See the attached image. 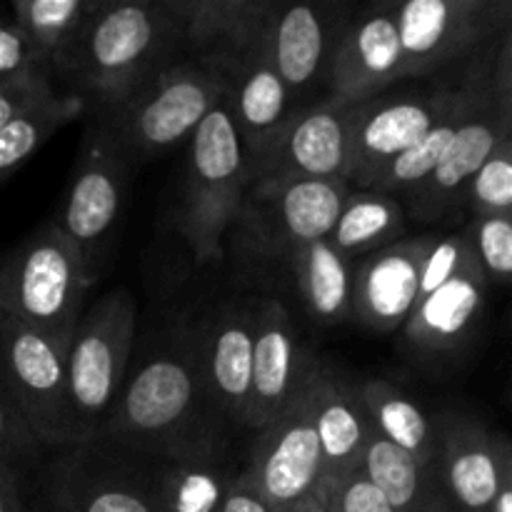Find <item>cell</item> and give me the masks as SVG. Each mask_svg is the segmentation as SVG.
Segmentation results:
<instances>
[{
    "instance_id": "9a60e30c",
    "label": "cell",
    "mask_w": 512,
    "mask_h": 512,
    "mask_svg": "<svg viewBox=\"0 0 512 512\" xmlns=\"http://www.w3.org/2000/svg\"><path fill=\"white\" fill-rule=\"evenodd\" d=\"M260 298H230L195 325L200 373L215 408L230 425H243L248 413L250 368Z\"/></svg>"
},
{
    "instance_id": "5bb4252c",
    "label": "cell",
    "mask_w": 512,
    "mask_h": 512,
    "mask_svg": "<svg viewBox=\"0 0 512 512\" xmlns=\"http://www.w3.org/2000/svg\"><path fill=\"white\" fill-rule=\"evenodd\" d=\"M453 85L408 90L353 103L350 115V163L345 183L368 190L395 158L413 148L448 103Z\"/></svg>"
},
{
    "instance_id": "8d00e7d4",
    "label": "cell",
    "mask_w": 512,
    "mask_h": 512,
    "mask_svg": "<svg viewBox=\"0 0 512 512\" xmlns=\"http://www.w3.org/2000/svg\"><path fill=\"white\" fill-rule=\"evenodd\" d=\"M470 255H473V240H470L468 225L463 230H458V233L433 238V245H430L428 255L423 260V268H420L418 300L428 298L433 290L448 283L468 263Z\"/></svg>"
},
{
    "instance_id": "d6986e66",
    "label": "cell",
    "mask_w": 512,
    "mask_h": 512,
    "mask_svg": "<svg viewBox=\"0 0 512 512\" xmlns=\"http://www.w3.org/2000/svg\"><path fill=\"white\" fill-rule=\"evenodd\" d=\"M273 5V0H175L183 50L228 78L268 45Z\"/></svg>"
},
{
    "instance_id": "ac0fdd59",
    "label": "cell",
    "mask_w": 512,
    "mask_h": 512,
    "mask_svg": "<svg viewBox=\"0 0 512 512\" xmlns=\"http://www.w3.org/2000/svg\"><path fill=\"white\" fill-rule=\"evenodd\" d=\"M350 15L353 13L343 3L273 5L268 55L293 100L325 83L335 43Z\"/></svg>"
},
{
    "instance_id": "2e32d148",
    "label": "cell",
    "mask_w": 512,
    "mask_h": 512,
    "mask_svg": "<svg viewBox=\"0 0 512 512\" xmlns=\"http://www.w3.org/2000/svg\"><path fill=\"white\" fill-rule=\"evenodd\" d=\"M405 80L395 3H370L345 23L325 73L328 98L360 103Z\"/></svg>"
},
{
    "instance_id": "7c38bea8",
    "label": "cell",
    "mask_w": 512,
    "mask_h": 512,
    "mask_svg": "<svg viewBox=\"0 0 512 512\" xmlns=\"http://www.w3.org/2000/svg\"><path fill=\"white\" fill-rule=\"evenodd\" d=\"M308 378L268 425L255 430L258 438L238 473V483L248 485L280 512L313 498L323 480L318 438L310 420Z\"/></svg>"
},
{
    "instance_id": "74e56055",
    "label": "cell",
    "mask_w": 512,
    "mask_h": 512,
    "mask_svg": "<svg viewBox=\"0 0 512 512\" xmlns=\"http://www.w3.org/2000/svg\"><path fill=\"white\" fill-rule=\"evenodd\" d=\"M333 512H398L358 468L320 483L318 493Z\"/></svg>"
},
{
    "instance_id": "cb8c5ba5",
    "label": "cell",
    "mask_w": 512,
    "mask_h": 512,
    "mask_svg": "<svg viewBox=\"0 0 512 512\" xmlns=\"http://www.w3.org/2000/svg\"><path fill=\"white\" fill-rule=\"evenodd\" d=\"M225 108L235 125L250 175L265 163L295 115V100L268 55V45L228 75Z\"/></svg>"
},
{
    "instance_id": "277c9868",
    "label": "cell",
    "mask_w": 512,
    "mask_h": 512,
    "mask_svg": "<svg viewBox=\"0 0 512 512\" xmlns=\"http://www.w3.org/2000/svg\"><path fill=\"white\" fill-rule=\"evenodd\" d=\"M225 93L228 78L185 53L128 93L93 105V120L130 165L145 163L188 140Z\"/></svg>"
},
{
    "instance_id": "52a82bcc",
    "label": "cell",
    "mask_w": 512,
    "mask_h": 512,
    "mask_svg": "<svg viewBox=\"0 0 512 512\" xmlns=\"http://www.w3.org/2000/svg\"><path fill=\"white\" fill-rule=\"evenodd\" d=\"M93 280L55 220L0 258V310L70 348Z\"/></svg>"
},
{
    "instance_id": "4fadbf2b",
    "label": "cell",
    "mask_w": 512,
    "mask_h": 512,
    "mask_svg": "<svg viewBox=\"0 0 512 512\" xmlns=\"http://www.w3.org/2000/svg\"><path fill=\"white\" fill-rule=\"evenodd\" d=\"M128 170V160L93 120L83 135L68 198L55 218L63 233L78 245L85 273L93 283L118 225Z\"/></svg>"
},
{
    "instance_id": "d6a6232c",
    "label": "cell",
    "mask_w": 512,
    "mask_h": 512,
    "mask_svg": "<svg viewBox=\"0 0 512 512\" xmlns=\"http://www.w3.org/2000/svg\"><path fill=\"white\" fill-rule=\"evenodd\" d=\"M103 0H13L10 15L20 33L53 68V60L75 38Z\"/></svg>"
},
{
    "instance_id": "ffe728a7",
    "label": "cell",
    "mask_w": 512,
    "mask_h": 512,
    "mask_svg": "<svg viewBox=\"0 0 512 512\" xmlns=\"http://www.w3.org/2000/svg\"><path fill=\"white\" fill-rule=\"evenodd\" d=\"M435 425V480L453 512H490L500 480V438L478 418L445 413Z\"/></svg>"
},
{
    "instance_id": "30bf717a",
    "label": "cell",
    "mask_w": 512,
    "mask_h": 512,
    "mask_svg": "<svg viewBox=\"0 0 512 512\" xmlns=\"http://www.w3.org/2000/svg\"><path fill=\"white\" fill-rule=\"evenodd\" d=\"M510 15V0L395 3L405 80L423 78L458 60H468L505 28H510Z\"/></svg>"
},
{
    "instance_id": "44dd1931",
    "label": "cell",
    "mask_w": 512,
    "mask_h": 512,
    "mask_svg": "<svg viewBox=\"0 0 512 512\" xmlns=\"http://www.w3.org/2000/svg\"><path fill=\"white\" fill-rule=\"evenodd\" d=\"M488 288L473 253L448 283L418 300L413 315L403 325L408 348L428 363H450L463 355L480 328Z\"/></svg>"
},
{
    "instance_id": "3957f363",
    "label": "cell",
    "mask_w": 512,
    "mask_h": 512,
    "mask_svg": "<svg viewBox=\"0 0 512 512\" xmlns=\"http://www.w3.org/2000/svg\"><path fill=\"white\" fill-rule=\"evenodd\" d=\"M165 458L95 435L48 450L20 485L28 512H160L158 478Z\"/></svg>"
},
{
    "instance_id": "836d02e7",
    "label": "cell",
    "mask_w": 512,
    "mask_h": 512,
    "mask_svg": "<svg viewBox=\"0 0 512 512\" xmlns=\"http://www.w3.org/2000/svg\"><path fill=\"white\" fill-rule=\"evenodd\" d=\"M43 455L45 450L35 443L33 433L15 405L8 373H5L3 350H0V473L20 488Z\"/></svg>"
},
{
    "instance_id": "7bdbcfd3",
    "label": "cell",
    "mask_w": 512,
    "mask_h": 512,
    "mask_svg": "<svg viewBox=\"0 0 512 512\" xmlns=\"http://www.w3.org/2000/svg\"><path fill=\"white\" fill-rule=\"evenodd\" d=\"M0 512H28L20 498V488L3 473H0Z\"/></svg>"
},
{
    "instance_id": "b9f144b4",
    "label": "cell",
    "mask_w": 512,
    "mask_h": 512,
    "mask_svg": "<svg viewBox=\"0 0 512 512\" xmlns=\"http://www.w3.org/2000/svg\"><path fill=\"white\" fill-rule=\"evenodd\" d=\"M218 512H280L278 508H273V505L268 503L265 498H260L255 490H250L248 485L238 483L235 480L233 490H230V495L225 498L223 508Z\"/></svg>"
},
{
    "instance_id": "8fae6325",
    "label": "cell",
    "mask_w": 512,
    "mask_h": 512,
    "mask_svg": "<svg viewBox=\"0 0 512 512\" xmlns=\"http://www.w3.org/2000/svg\"><path fill=\"white\" fill-rule=\"evenodd\" d=\"M0 350L15 405L35 443L45 453L73 445L68 348L0 310Z\"/></svg>"
},
{
    "instance_id": "f35d334b",
    "label": "cell",
    "mask_w": 512,
    "mask_h": 512,
    "mask_svg": "<svg viewBox=\"0 0 512 512\" xmlns=\"http://www.w3.org/2000/svg\"><path fill=\"white\" fill-rule=\"evenodd\" d=\"M53 70H38V73H25L18 78H10L0 83V128L13 123L30 108L55 95Z\"/></svg>"
},
{
    "instance_id": "f1b7e54d",
    "label": "cell",
    "mask_w": 512,
    "mask_h": 512,
    "mask_svg": "<svg viewBox=\"0 0 512 512\" xmlns=\"http://www.w3.org/2000/svg\"><path fill=\"white\" fill-rule=\"evenodd\" d=\"M403 230L405 210L395 195L378 190H350L325 240L353 263L360 255L393 245L400 240Z\"/></svg>"
},
{
    "instance_id": "d590c367",
    "label": "cell",
    "mask_w": 512,
    "mask_h": 512,
    "mask_svg": "<svg viewBox=\"0 0 512 512\" xmlns=\"http://www.w3.org/2000/svg\"><path fill=\"white\" fill-rule=\"evenodd\" d=\"M473 253L488 285H508L512 275V213L470 218Z\"/></svg>"
},
{
    "instance_id": "d4e9b609",
    "label": "cell",
    "mask_w": 512,
    "mask_h": 512,
    "mask_svg": "<svg viewBox=\"0 0 512 512\" xmlns=\"http://www.w3.org/2000/svg\"><path fill=\"white\" fill-rule=\"evenodd\" d=\"M310 420L323 463V480L355 470L373 430L358 395V383L345 378L325 360H313L308 378Z\"/></svg>"
},
{
    "instance_id": "f6af8a7d",
    "label": "cell",
    "mask_w": 512,
    "mask_h": 512,
    "mask_svg": "<svg viewBox=\"0 0 512 512\" xmlns=\"http://www.w3.org/2000/svg\"><path fill=\"white\" fill-rule=\"evenodd\" d=\"M288 512H333V510L328 508V503H325L320 495H313V498H308L305 503L295 505V508L288 510Z\"/></svg>"
},
{
    "instance_id": "484cf974",
    "label": "cell",
    "mask_w": 512,
    "mask_h": 512,
    "mask_svg": "<svg viewBox=\"0 0 512 512\" xmlns=\"http://www.w3.org/2000/svg\"><path fill=\"white\" fill-rule=\"evenodd\" d=\"M310 323L335 328L353 318V263L328 240L303 245L283 270Z\"/></svg>"
},
{
    "instance_id": "4316f807",
    "label": "cell",
    "mask_w": 512,
    "mask_h": 512,
    "mask_svg": "<svg viewBox=\"0 0 512 512\" xmlns=\"http://www.w3.org/2000/svg\"><path fill=\"white\" fill-rule=\"evenodd\" d=\"M238 473L228 450L163 460L158 478L160 512H218Z\"/></svg>"
},
{
    "instance_id": "603a6c76",
    "label": "cell",
    "mask_w": 512,
    "mask_h": 512,
    "mask_svg": "<svg viewBox=\"0 0 512 512\" xmlns=\"http://www.w3.org/2000/svg\"><path fill=\"white\" fill-rule=\"evenodd\" d=\"M433 235L395 240L353 268V320L375 333H395L418 305L420 268Z\"/></svg>"
},
{
    "instance_id": "8992f818",
    "label": "cell",
    "mask_w": 512,
    "mask_h": 512,
    "mask_svg": "<svg viewBox=\"0 0 512 512\" xmlns=\"http://www.w3.org/2000/svg\"><path fill=\"white\" fill-rule=\"evenodd\" d=\"M340 178H283L250 183L230 250L245 268L283 275L303 245L325 240L350 193Z\"/></svg>"
},
{
    "instance_id": "ba28073f",
    "label": "cell",
    "mask_w": 512,
    "mask_h": 512,
    "mask_svg": "<svg viewBox=\"0 0 512 512\" xmlns=\"http://www.w3.org/2000/svg\"><path fill=\"white\" fill-rule=\"evenodd\" d=\"M495 40L498 38L468 58V68L460 75L463 110L445 158L423 183L400 195L418 223H438L460 213V198L468 180L500 140L512 138V98L498 95L493 85Z\"/></svg>"
},
{
    "instance_id": "6da1fadb",
    "label": "cell",
    "mask_w": 512,
    "mask_h": 512,
    "mask_svg": "<svg viewBox=\"0 0 512 512\" xmlns=\"http://www.w3.org/2000/svg\"><path fill=\"white\" fill-rule=\"evenodd\" d=\"M225 425L203 383L195 328H180L125 378L98 435L170 460L225 450Z\"/></svg>"
},
{
    "instance_id": "5b68a950",
    "label": "cell",
    "mask_w": 512,
    "mask_h": 512,
    "mask_svg": "<svg viewBox=\"0 0 512 512\" xmlns=\"http://www.w3.org/2000/svg\"><path fill=\"white\" fill-rule=\"evenodd\" d=\"M248 185V155L228 108L220 103L188 138L183 188L173 220L195 265L225 260V240L238 220Z\"/></svg>"
},
{
    "instance_id": "e575fe53",
    "label": "cell",
    "mask_w": 512,
    "mask_h": 512,
    "mask_svg": "<svg viewBox=\"0 0 512 512\" xmlns=\"http://www.w3.org/2000/svg\"><path fill=\"white\" fill-rule=\"evenodd\" d=\"M460 210L470 218L512 213V138L500 140L498 148L475 170L463 190Z\"/></svg>"
},
{
    "instance_id": "4dcf8cb0",
    "label": "cell",
    "mask_w": 512,
    "mask_h": 512,
    "mask_svg": "<svg viewBox=\"0 0 512 512\" xmlns=\"http://www.w3.org/2000/svg\"><path fill=\"white\" fill-rule=\"evenodd\" d=\"M88 103L80 95L73 93H55L48 100L38 103L0 128V185L25 163L33 158L60 128L70 120L80 118Z\"/></svg>"
},
{
    "instance_id": "e0dca14e",
    "label": "cell",
    "mask_w": 512,
    "mask_h": 512,
    "mask_svg": "<svg viewBox=\"0 0 512 512\" xmlns=\"http://www.w3.org/2000/svg\"><path fill=\"white\" fill-rule=\"evenodd\" d=\"M353 103L325 98L295 110L273 153L250 175V183L283 178H340L350 163Z\"/></svg>"
},
{
    "instance_id": "ab89813d",
    "label": "cell",
    "mask_w": 512,
    "mask_h": 512,
    "mask_svg": "<svg viewBox=\"0 0 512 512\" xmlns=\"http://www.w3.org/2000/svg\"><path fill=\"white\" fill-rule=\"evenodd\" d=\"M38 70H53L48 60L20 33L10 10L0 8V83Z\"/></svg>"
},
{
    "instance_id": "9c48e42d",
    "label": "cell",
    "mask_w": 512,
    "mask_h": 512,
    "mask_svg": "<svg viewBox=\"0 0 512 512\" xmlns=\"http://www.w3.org/2000/svg\"><path fill=\"white\" fill-rule=\"evenodd\" d=\"M138 303L125 288L105 293L80 315L68 348V395L75 443L95 438L128 378Z\"/></svg>"
},
{
    "instance_id": "f546056e",
    "label": "cell",
    "mask_w": 512,
    "mask_h": 512,
    "mask_svg": "<svg viewBox=\"0 0 512 512\" xmlns=\"http://www.w3.org/2000/svg\"><path fill=\"white\" fill-rule=\"evenodd\" d=\"M358 470L398 512H420L438 488L435 468H423L413 455L370 430Z\"/></svg>"
},
{
    "instance_id": "7402d4cb",
    "label": "cell",
    "mask_w": 512,
    "mask_h": 512,
    "mask_svg": "<svg viewBox=\"0 0 512 512\" xmlns=\"http://www.w3.org/2000/svg\"><path fill=\"white\" fill-rule=\"evenodd\" d=\"M313 360L300 343L288 308L280 300L260 298L245 428L268 425L305 383Z\"/></svg>"
},
{
    "instance_id": "ee69618b",
    "label": "cell",
    "mask_w": 512,
    "mask_h": 512,
    "mask_svg": "<svg viewBox=\"0 0 512 512\" xmlns=\"http://www.w3.org/2000/svg\"><path fill=\"white\" fill-rule=\"evenodd\" d=\"M420 512H453V508H450V503L445 500V495L440 493V488H435L433 493L428 495V500H425L423 510Z\"/></svg>"
},
{
    "instance_id": "7a4b0ae2",
    "label": "cell",
    "mask_w": 512,
    "mask_h": 512,
    "mask_svg": "<svg viewBox=\"0 0 512 512\" xmlns=\"http://www.w3.org/2000/svg\"><path fill=\"white\" fill-rule=\"evenodd\" d=\"M183 53L175 0H103L55 55L53 78L93 105L108 103Z\"/></svg>"
},
{
    "instance_id": "60d3db41",
    "label": "cell",
    "mask_w": 512,
    "mask_h": 512,
    "mask_svg": "<svg viewBox=\"0 0 512 512\" xmlns=\"http://www.w3.org/2000/svg\"><path fill=\"white\" fill-rule=\"evenodd\" d=\"M490 512H512V448L500 438V480Z\"/></svg>"
},
{
    "instance_id": "1f68e13d",
    "label": "cell",
    "mask_w": 512,
    "mask_h": 512,
    "mask_svg": "<svg viewBox=\"0 0 512 512\" xmlns=\"http://www.w3.org/2000/svg\"><path fill=\"white\" fill-rule=\"evenodd\" d=\"M460 110H463V98H460V88L458 83H455L448 103L440 110L438 118L433 120V125L425 130L423 138H420L413 148L405 150L400 158H395L393 163L373 180V185H370L368 190H378V193H388L400 198L403 193L413 190L415 185L423 183V180L438 168L440 160L445 158V153H448L455 130H458Z\"/></svg>"
},
{
    "instance_id": "83f0119b",
    "label": "cell",
    "mask_w": 512,
    "mask_h": 512,
    "mask_svg": "<svg viewBox=\"0 0 512 512\" xmlns=\"http://www.w3.org/2000/svg\"><path fill=\"white\" fill-rule=\"evenodd\" d=\"M358 395L375 433L413 455L423 468H435V425L413 398L383 378L358 383Z\"/></svg>"
}]
</instances>
